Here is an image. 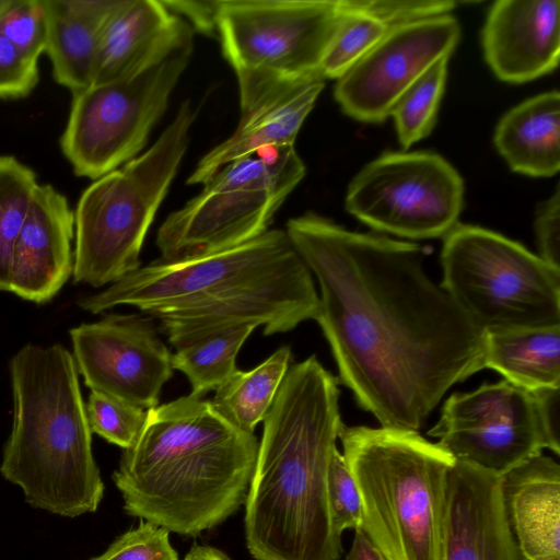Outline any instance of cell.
<instances>
[{
  "label": "cell",
  "mask_w": 560,
  "mask_h": 560,
  "mask_svg": "<svg viewBox=\"0 0 560 560\" xmlns=\"http://www.w3.org/2000/svg\"><path fill=\"white\" fill-rule=\"evenodd\" d=\"M285 232L318 282L316 322L338 382L381 427L418 431L453 385L483 369L486 334L427 276L419 245L313 212Z\"/></svg>",
  "instance_id": "obj_1"
},
{
  "label": "cell",
  "mask_w": 560,
  "mask_h": 560,
  "mask_svg": "<svg viewBox=\"0 0 560 560\" xmlns=\"http://www.w3.org/2000/svg\"><path fill=\"white\" fill-rule=\"evenodd\" d=\"M100 314L119 305L158 320L175 348L240 325L266 336L314 319L319 296L285 230L269 229L236 247L195 259H156L79 301Z\"/></svg>",
  "instance_id": "obj_2"
},
{
  "label": "cell",
  "mask_w": 560,
  "mask_h": 560,
  "mask_svg": "<svg viewBox=\"0 0 560 560\" xmlns=\"http://www.w3.org/2000/svg\"><path fill=\"white\" fill-rule=\"evenodd\" d=\"M338 383L315 355L291 364L262 421L244 503L245 541L255 560H340L327 493L343 425Z\"/></svg>",
  "instance_id": "obj_3"
},
{
  "label": "cell",
  "mask_w": 560,
  "mask_h": 560,
  "mask_svg": "<svg viewBox=\"0 0 560 560\" xmlns=\"http://www.w3.org/2000/svg\"><path fill=\"white\" fill-rule=\"evenodd\" d=\"M258 440L221 417L210 400L182 396L147 411L113 481L125 512L196 537L245 503Z\"/></svg>",
  "instance_id": "obj_4"
},
{
  "label": "cell",
  "mask_w": 560,
  "mask_h": 560,
  "mask_svg": "<svg viewBox=\"0 0 560 560\" xmlns=\"http://www.w3.org/2000/svg\"><path fill=\"white\" fill-rule=\"evenodd\" d=\"M13 425L0 472L33 508L77 517L94 513L104 482L72 354L25 345L11 359Z\"/></svg>",
  "instance_id": "obj_5"
},
{
  "label": "cell",
  "mask_w": 560,
  "mask_h": 560,
  "mask_svg": "<svg viewBox=\"0 0 560 560\" xmlns=\"http://www.w3.org/2000/svg\"><path fill=\"white\" fill-rule=\"evenodd\" d=\"M338 438L369 539L387 560H441L454 456L412 430L343 424Z\"/></svg>",
  "instance_id": "obj_6"
},
{
  "label": "cell",
  "mask_w": 560,
  "mask_h": 560,
  "mask_svg": "<svg viewBox=\"0 0 560 560\" xmlns=\"http://www.w3.org/2000/svg\"><path fill=\"white\" fill-rule=\"evenodd\" d=\"M196 114L185 101L150 149L82 192L74 211V282L110 285L141 267L144 238L187 151Z\"/></svg>",
  "instance_id": "obj_7"
},
{
  "label": "cell",
  "mask_w": 560,
  "mask_h": 560,
  "mask_svg": "<svg viewBox=\"0 0 560 560\" xmlns=\"http://www.w3.org/2000/svg\"><path fill=\"white\" fill-rule=\"evenodd\" d=\"M441 265V288L485 334L560 326V269L520 243L458 222Z\"/></svg>",
  "instance_id": "obj_8"
},
{
  "label": "cell",
  "mask_w": 560,
  "mask_h": 560,
  "mask_svg": "<svg viewBox=\"0 0 560 560\" xmlns=\"http://www.w3.org/2000/svg\"><path fill=\"white\" fill-rule=\"evenodd\" d=\"M191 52L192 43L133 78L72 94L60 145L77 176L96 180L138 156Z\"/></svg>",
  "instance_id": "obj_9"
},
{
  "label": "cell",
  "mask_w": 560,
  "mask_h": 560,
  "mask_svg": "<svg viewBox=\"0 0 560 560\" xmlns=\"http://www.w3.org/2000/svg\"><path fill=\"white\" fill-rule=\"evenodd\" d=\"M347 211L372 229L411 240L444 237L464 205V182L430 151L385 152L352 178Z\"/></svg>",
  "instance_id": "obj_10"
},
{
  "label": "cell",
  "mask_w": 560,
  "mask_h": 560,
  "mask_svg": "<svg viewBox=\"0 0 560 560\" xmlns=\"http://www.w3.org/2000/svg\"><path fill=\"white\" fill-rule=\"evenodd\" d=\"M428 434L439 438L438 445L456 460L497 476L544 448L560 453L559 436L547 423L540 393L506 380L451 395Z\"/></svg>",
  "instance_id": "obj_11"
},
{
  "label": "cell",
  "mask_w": 560,
  "mask_h": 560,
  "mask_svg": "<svg viewBox=\"0 0 560 560\" xmlns=\"http://www.w3.org/2000/svg\"><path fill=\"white\" fill-rule=\"evenodd\" d=\"M341 16L338 0H219L217 35L234 71L303 77L319 73Z\"/></svg>",
  "instance_id": "obj_12"
},
{
  "label": "cell",
  "mask_w": 560,
  "mask_h": 560,
  "mask_svg": "<svg viewBox=\"0 0 560 560\" xmlns=\"http://www.w3.org/2000/svg\"><path fill=\"white\" fill-rule=\"evenodd\" d=\"M149 315L107 314L70 330L73 358L85 386L149 410L173 376L172 352Z\"/></svg>",
  "instance_id": "obj_13"
},
{
  "label": "cell",
  "mask_w": 560,
  "mask_h": 560,
  "mask_svg": "<svg viewBox=\"0 0 560 560\" xmlns=\"http://www.w3.org/2000/svg\"><path fill=\"white\" fill-rule=\"evenodd\" d=\"M287 197L224 166L159 228V259L184 261L249 242L269 230Z\"/></svg>",
  "instance_id": "obj_14"
},
{
  "label": "cell",
  "mask_w": 560,
  "mask_h": 560,
  "mask_svg": "<svg viewBox=\"0 0 560 560\" xmlns=\"http://www.w3.org/2000/svg\"><path fill=\"white\" fill-rule=\"evenodd\" d=\"M459 38V23L451 13L392 27L337 80V103L355 120H385L413 83L438 61L450 58Z\"/></svg>",
  "instance_id": "obj_15"
},
{
  "label": "cell",
  "mask_w": 560,
  "mask_h": 560,
  "mask_svg": "<svg viewBox=\"0 0 560 560\" xmlns=\"http://www.w3.org/2000/svg\"><path fill=\"white\" fill-rule=\"evenodd\" d=\"M241 117L234 132L197 163L187 184H205L234 160L269 147L294 145L325 85L319 74L283 77L259 70L235 71Z\"/></svg>",
  "instance_id": "obj_16"
},
{
  "label": "cell",
  "mask_w": 560,
  "mask_h": 560,
  "mask_svg": "<svg viewBox=\"0 0 560 560\" xmlns=\"http://www.w3.org/2000/svg\"><path fill=\"white\" fill-rule=\"evenodd\" d=\"M441 560H525L508 522L501 476L455 462L447 479Z\"/></svg>",
  "instance_id": "obj_17"
},
{
  "label": "cell",
  "mask_w": 560,
  "mask_h": 560,
  "mask_svg": "<svg viewBox=\"0 0 560 560\" xmlns=\"http://www.w3.org/2000/svg\"><path fill=\"white\" fill-rule=\"evenodd\" d=\"M74 212L51 185L36 187L12 253L9 291L44 304L73 272Z\"/></svg>",
  "instance_id": "obj_18"
},
{
  "label": "cell",
  "mask_w": 560,
  "mask_h": 560,
  "mask_svg": "<svg viewBox=\"0 0 560 560\" xmlns=\"http://www.w3.org/2000/svg\"><path fill=\"white\" fill-rule=\"evenodd\" d=\"M558 0H499L482 28L487 63L502 81L524 83L550 73L560 55Z\"/></svg>",
  "instance_id": "obj_19"
},
{
  "label": "cell",
  "mask_w": 560,
  "mask_h": 560,
  "mask_svg": "<svg viewBox=\"0 0 560 560\" xmlns=\"http://www.w3.org/2000/svg\"><path fill=\"white\" fill-rule=\"evenodd\" d=\"M192 43V30L160 0H120L102 27L92 85L133 78Z\"/></svg>",
  "instance_id": "obj_20"
},
{
  "label": "cell",
  "mask_w": 560,
  "mask_h": 560,
  "mask_svg": "<svg viewBox=\"0 0 560 560\" xmlns=\"http://www.w3.org/2000/svg\"><path fill=\"white\" fill-rule=\"evenodd\" d=\"M510 528L525 560H560V466L538 454L501 476Z\"/></svg>",
  "instance_id": "obj_21"
},
{
  "label": "cell",
  "mask_w": 560,
  "mask_h": 560,
  "mask_svg": "<svg viewBox=\"0 0 560 560\" xmlns=\"http://www.w3.org/2000/svg\"><path fill=\"white\" fill-rule=\"evenodd\" d=\"M494 145L512 171L550 177L560 167V95L549 91L505 113L493 137Z\"/></svg>",
  "instance_id": "obj_22"
},
{
  "label": "cell",
  "mask_w": 560,
  "mask_h": 560,
  "mask_svg": "<svg viewBox=\"0 0 560 560\" xmlns=\"http://www.w3.org/2000/svg\"><path fill=\"white\" fill-rule=\"evenodd\" d=\"M535 393L560 388V326L486 334L483 369Z\"/></svg>",
  "instance_id": "obj_23"
},
{
  "label": "cell",
  "mask_w": 560,
  "mask_h": 560,
  "mask_svg": "<svg viewBox=\"0 0 560 560\" xmlns=\"http://www.w3.org/2000/svg\"><path fill=\"white\" fill-rule=\"evenodd\" d=\"M289 347H281L249 371L237 370L214 392V410L242 431L254 433L266 418L291 365Z\"/></svg>",
  "instance_id": "obj_24"
},
{
  "label": "cell",
  "mask_w": 560,
  "mask_h": 560,
  "mask_svg": "<svg viewBox=\"0 0 560 560\" xmlns=\"http://www.w3.org/2000/svg\"><path fill=\"white\" fill-rule=\"evenodd\" d=\"M48 34L46 49L55 80L72 94L92 85L98 39L106 21L71 16L46 0Z\"/></svg>",
  "instance_id": "obj_25"
},
{
  "label": "cell",
  "mask_w": 560,
  "mask_h": 560,
  "mask_svg": "<svg viewBox=\"0 0 560 560\" xmlns=\"http://www.w3.org/2000/svg\"><path fill=\"white\" fill-rule=\"evenodd\" d=\"M256 328L255 325H240L175 349L172 366L188 378L189 395L202 397L236 372V355Z\"/></svg>",
  "instance_id": "obj_26"
},
{
  "label": "cell",
  "mask_w": 560,
  "mask_h": 560,
  "mask_svg": "<svg viewBox=\"0 0 560 560\" xmlns=\"http://www.w3.org/2000/svg\"><path fill=\"white\" fill-rule=\"evenodd\" d=\"M37 186L32 168L0 155V291H9L13 246Z\"/></svg>",
  "instance_id": "obj_27"
},
{
  "label": "cell",
  "mask_w": 560,
  "mask_h": 560,
  "mask_svg": "<svg viewBox=\"0 0 560 560\" xmlns=\"http://www.w3.org/2000/svg\"><path fill=\"white\" fill-rule=\"evenodd\" d=\"M448 59L433 65L406 91L390 113L399 143L405 150L429 136L436 122Z\"/></svg>",
  "instance_id": "obj_28"
},
{
  "label": "cell",
  "mask_w": 560,
  "mask_h": 560,
  "mask_svg": "<svg viewBox=\"0 0 560 560\" xmlns=\"http://www.w3.org/2000/svg\"><path fill=\"white\" fill-rule=\"evenodd\" d=\"M339 9L342 13L341 20L319 67V73L325 80H338L346 74L390 30L370 15L347 11L340 5Z\"/></svg>",
  "instance_id": "obj_29"
},
{
  "label": "cell",
  "mask_w": 560,
  "mask_h": 560,
  "mask_svg": "<svg viewBox=\"0 0 560 560\" xmlns=\"http://www.w3.org/2000/svg\"><path fill=\"white\" fill-rule=\"evenodd\" d=\"M86 415L92 433L121 448L130 447L147 420V411L98 392L89 396Z\"/></svg>",
  "instance_id": "obj_30"
},
{
  "label": "cell",
  "mask_w": 560,
  "mask_h": 560,
  "mask_svg": "<svg viewBox=\"0 0 560 560\" xmlns=\"http://www.w3.org/2000/svg\"><path fill=\"white\" fill-rule=\"evenodd\" d=\"M0 34L24 56L38 61L47 43L46 0H11L0 18Z\"/></svg>",
  "instance_id": "obj_31"
},
{
  "label": "cell",
  "mask_w": 560,
  "mask_h": 560,
  "mask_svg": "<svg viewBox=\"0 0 560 560\" xmlns=\"http://www.w3.org/2000/svg\"><path fill=\"white\" fill-rule=\"evenodd\" d=\"M90 560H179L171 544L170 532L140 521L137 527L118 536L108 548Z\"/></svg>",
  "instance_id": "obj_32"
},
{
  "label": "cell",
  "mask_w": 560,
  "mask_h": 560,
  "mask_svg": "<svg viewBox=\"0 0 560 560\" xmlns=\"http://www.w3.org/2000/svg\"><path fill=\"white\" fill-rule=\"evenodd\" d=\"M341 9L370 15L389 28L410 22L450 14L457 5L451 0H338Z\"/></svg>",
  "instance_id": "obj_33"
},
{
  "label": "cell",
  "mask_w": 560,
  "mask_h": 560,
  "mask_svg": "<svg viewBox=\"0 0 560 560\" xmlns=\"http://www.w3.org/2000/svg\"><path fill=\"white\" fill-rule=\"evenodd\" d=\"M327 493L335 532L341 536L346 529L360 527L362 522L360 492L338 448L334 452L329 466Z\"/></svg>",
  "instance_id": "obj_34"
},
{
  "label": "cell",
  "mask_w": 560,
  "mask_h": 560,
  "mask_svg": "<svg viewBox=\"0 0 560 560\" xmlns=\"http://www.w3.org/2000/svg\"><path fill=\"white\" fill-rule=\"evenodd\" d=\"M37 61L24 56L0 34V98L28 95L38 82Z\"/></svg>",
  "instance_id": "obj_35"
},
{
  "label": "cell",
  "mask_w": 560,
  "mask_h": 560,
  "mask_svg": "<svg viewBox=\"0 0 560 560\" xmlns=\"http://www.w3.org/2000/svg\"><path fill=\"white\" fill-rule=\"evenodd\" d=\"M535 234L539 257L560 269V191L540 202L535 215Z\"/></svg>",
  "instance_id": "obj_36"
},
{
  "label": "cell",
  "mask_w": 560,
  "mask_h": 560,
  "mask_svg": "<svg viewBox=\"0 0 560 560\" xmlns=\"http://www.w3.org/2000/svg\"><path fill=\"white\" fill-rule=\"evenodd\" d=\"M164 5L180 18L188 19L200 32L217 34L219 0L163 1Z\"/></svg>",
  "instance_id": "obj_37"
},
{
  "label": "cell",
  "mask_w": 560,
  "mask_h": 560,
  "mask_svg": "<svg viewBox=\"0 0 560 560\" xmlns=\"http://www.w3.org/2000/svg\"><path fill=\"white\" fill-rule=\"evenodd\" d=\"M354 530L352 547L343 560H387L361 527Z\"/></svg>",
  "instance_id": "obj_38"
},
{
  "label": "cell",
  "mask_w": 560,
  "mask_h": 560,
  "mask_svg": "<svg viewBox=\"0 0 560 560\" xmlns=\"http://www.w3.org/2000/svg\"><path fill=\"white\" fill-rule=\"evenodd\" d=\"M183 560H232L224 551L208 545H192Z\"/></svg>",
  "instance_id": "obj_39"
},
{
  "label": "cell",
  "mask_w": 560,
  "mask_h": 560,
  "mask_svg": "<svg viewBox=\"0 0 560 560\" xmlns=\"http://www.w3.org/2000/svg\"><path fill=\"white\" fill-rule=\"evenodd\" d=\"M10 1L11 0H0V18L4 10L7 9V7L9 5Z\"/></svg>",
  "instance_id": "obj_40"
}]
</instances>
